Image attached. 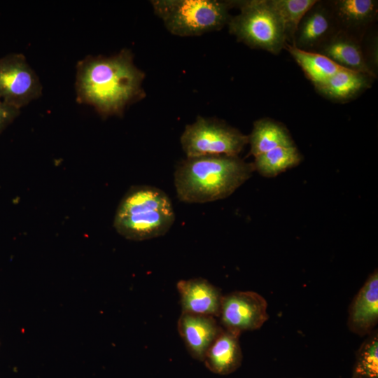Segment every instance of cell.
<instances>
[{"mask_svg": "<svg viewBox=\"0 0 378 378\" xmlns=\"http://www.w3.org/2000/svg\"><path fill=\"white\" fill-rule=\"evenodd\" d=\"M302 156L296 146L279 147L255 157L254 170L265 177H274L298 166Z\"/></svg>", "mask_w": 378, "mask_h": 378, "instance_id": "18", "label": "cell"}, {"mask_svg": "<svg viewBox=\"0 0 378 378\" xmlns=\"http://www.w3.org/2000/svg\"><path fill=\"white\" fill-rule=\"evenodd\" d=\"M267 302L253 291H235L222 296L218 317L225 330L240 334L259 328L268 318Z\"/></svg>", "mask_w": 378, "mask_h": 378, "instance_id": "8", "label": "cell"}, {"mask_svg": "<svg viewBox=\"0 0 378 378\" xmlns=\"http://www.w3.org/2000/svg\"><path fill=\"white\" fill-rule=\"evenodd\" d=\"M250 153L254 157L279 147L295 146L286 127L270 118L253 122L252 131L248 136Z\"/></svg>", "mask_w": 378, "mask_h": 378, "instance_id": "16", "label": "cell"}, {"mask_svg": "<svg viewBox=\"0 0 378 378\" xmlns=\"http://www.w3.org/2000/svg\"><path fill=\"white\" fill-rule=\"evenodd\" d=\"M362 40L342 30L337 31L315 52L320 53L340 66L377 78L369 69L363 53Z\"/></svg>", "mask_w": 378, "mask_h": 378, "instance_id": "13", "label": "cell"}, {"mask_svg": "<svg viewBox=\"0 0 378 378\" xmlns=\"http://www.w3.org/2000/svg\"><path fill=\"white\" fill-rule=\"evenodd\" d=\"M239 13L232 16L229 32L251 48L279 54L287 45L281 20L270 0L238 1Z\"/></svg>", "mask_w": 378, "mask_h": 378, "instance_id": "5", "label": "cell"}, {"mask_svg": "<svg viewBox=\"0 0 378 378\" xmlns=\"http://www.w3.org/2000/svg\"><path fill=\"white\" fill-rule=\"evenodd\" d=\"M177 328L189 354L201 361L222 330L214 316L186 312H181Z\"/></svg>", "mask_w": 378, "mask_h": 378, "instance_id": "11", "label": "cell"}, {"mask_svg": "<svg viewBox=\"0 0 378 378\" xmlns=\"http://www.w3.org/2000/svg\"><path fill=\"white\" fill-rule=\"evenodd\" d=\"M316 1L317 0H270L281 20L288 45L293 46L301 20Z\"/></svg>", "mask_w": 378, "mask_h": 378, "instance_id": "20", "label": "cell"}, {"mask_svg": "<svg viewBox=\"0 0 378 378\" xmlns=\"http://www.w3.org/2000/svg\"><path fill=\"white\" fill-rule=\"evenodd\" d=\"M374 80L369 75L342 68L314 87L320 95L327 99L346 103L370 88Z\"/></svg>", "mask_w": 378, "mask_h": 378, "instance_id": "14", "label": "cell"}, {"mask_svg": "<svg viewBox=\"0 0 378 378\" xmlns=\"http://www.w3.org/2000/svg\"><path fill=\"white\" fill-rule=\"evenodd\" d=\"M340 30L362 40L377 20L375 0L328 1Z\"/></svg>", "mask_w": 378, "mask_h": 378, "instance_id": "10", "label": "cell"}, {"mask_svg": "<svg viewBox=\"0 0 378 378\" xmlns=\"http://www.w3.org/2000/svg\"><path fill=\"white\" fill-rule=\"evenodd\" d=\"M239 334L221 330L208 348L203 360L206 367L211 372L225 374L232 372L241 360L239 345Z\"/></svg>", "mask_w": 378, "mask_h": 378, "instance_id": "15", "label": "cell"}, {"mask_svg": "<svg viewBox=\"0 0 378 378\" xmlns=\"http://www.w3.org/2000/svg\"><path fill=\"white\" fill-rule=\"evenodd\" d=\"M38 76L21 53L0 58V99L18 109L41 96Z\"/></svg>", "mask_w": 378, "mask_h": 378, "instance_id": "7", "label": "cell"}, {"mask_svg": "<svg viewBox=\"0 0 378 378\" xmlns=\"http://www.w3.org/2000/svg\"><path fill=\"white\" fill-rule=\"evenodd\" d=\"M174 220L169 196L158 188L141 185L132 187L122 198L113 226L125 238L143 241L164 235Z\"/></svg>", "mask_w": 378, "mask_h": 378, "instance_id": "3", "label": "cell"}, {"mask_svg": "<svg viewBox=\"0 0 378 378\" xmlns=\"http://www.w3.org/2000/svg\"><path fill=\"white\" fill-rule=\"evenodd\" d=\"M285 49L300 66L305 76L312 83L314 86L326 80L342 69L320 53L302 50L288 44Z\"/></svg>", "mask_w": 378, "mask_h": 378, "instance_id": "17", "label": "cell"}, {"mask_svg": "<svg viewBox=\"0 0 378 378\" xmlns=\"http://www.w3.org/2000/svg\"><path fill=\"white\" fill-rule=\"evenodd\" d=\"M378 317V276L374 273L360 290L352 308L353 323L360 328H369Z\"/></svg>", "mask_w": 378, "mask_h": 378, "instance_id": "19", "label": "cell"}, {"mask_svg": "<svg viewBox=\"0 0 378 378\" xmlns=\"http://www.w3.org/2000/svg\"><path fill=\"white\" fill-rule=\"evenodd\" d=\"M376 378H377V377H376Z\"/></svg>", "mask_w": 378, "mask_h": 378, "instance_id": "24", "label": "cell"}, {"mask_svg": "<svg viewBox=\"0 0 378 378\" xmlns=\"http://www.w3.org/2000/svg\"><path fill=\"white\" fill-rule=\"evenodd\" d=\"M370 30L363 37L361 42L366 63L377 78L378 66L377 35L374 31L370 33Z\"/></svg>", "mask_w": 378, "mask_h": 378, "instance_id": "22", "label": "cell"}, {"mask_svg": "<svg viewBox=\"0 0 378 378\" xmlns=\"http://www.w3.org/2000/svg\"><path fill=\"white\" fill-rule=\"evenodd\" d=\"M144 77L130 50L110 57L86 56L76 64V100L93 106L103 118L121 115L128 105L144 97Z\"/></svg>", "mask_w": 378, "mask_h": 378, "instance_id": "1", "label": "cell"}, {"mask_svg": "<svg viewBox=\"0 0 378 378\" xmlns=\"http://www.w3.org/2000/svg\"><path fill=\"white\" fill-rule=\"evenodd\" d=\"M358 374L367 378L378 376V343L374 340L365 347L356 368Z\"/></svg>", "mask_w": 378, "mask_h": 378, "instance_id": "21", "label": "cell"}, {"mask_svg": "<svg viewBox=\"0 0 378 378\" xmlns=\"http://www.w3.org/2000/svg\"><path fill=\"white\" fill-rule=\"evenodd\" d=\"M253 164L225 155L187 158L177 166L174 185L184 202L205 203L224 199L246 181Z\"/></svg>", "mask_w": 378, "mask_h": 378, "instance_id": "2", "label": "cell"}, {"mask_svg": "<svg viewBox=\"0 0 378 378\" xmlns=\"http://www.w3.org/2000/svg\"><path fill=\"white\" fill-rule=\"evenodd\" d=\"M339 30L328 1L317 0L301 20L293 46L316 52Z\"/></svg>", "mask_w": 378, "mask_h": 378, "instance_id": "9", "label": "cell"}, {"mask_svg": "<svg viewBox=\"0 0 378 378\" xmlns=\"http://www.w3.org/2000/svg\"><path fill=\"white\" fill-rule=\"evenodd\" d=\"M176 288L182 312L218 316L222 295L220 290L203 278L180 280Z\"/></svg>", "mask_w": 378, "mask_h": 378, "instance_id": "12", "label": "cell"}, {"mask_svg": "<svg viewBox=\"0 0 378 378\" xmlns=\"http://www.w3.org/2000/svg\"><path fill=\"white\" fill-rule=\"evenodd\" d=\"M238 1L153 0L154 13L167 29L178 36H196L221 29L232 15L230 10Z\"/></svg>", "mask_w": 378, "mask_h": 378, "instance_id": "4", "label": "cell"}, {"mask_svg": "<svg viewBox=\"0 0 378 378\" xmlns=\"http://www.w3.org/2000/svg\"><path fill=\"white\" fill-rule=\"evenodd\" d=\"M181 144L187 158L238 156L248 144V136L222 120L198 116L186 127Z\"/></svg>", "mask_w": 378, "mask_h": 378, "instance_id": "6", "label": "cell"}, {"mask_svg": "<svg viewBox=\"0 0 378 378\" xmlns=\"http://www.w3.org/2000/svg\"><path fill=\"white\" fill-rule=\"evenodd\" d=\"M20 109L0 99V134L20 115Z\"/></svg>", "mask_w": 378, "mask_h": 378, "instance_id": "23", "label": "cell"}]
</instances>
